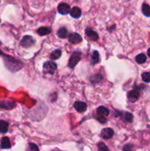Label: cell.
I'll return each mask as SVG.
<instances>
[{"label": "cell", "mask_w": 150, "mask_h": 151, "mask_svg": "<svg viewBox=\"0 0 150 151\" xmlns=\"http://www.w3.org/2000/svg\"><path fill=\"white\" fill-rule=\"evenodd\" d=\"M98 148L99 150H108V147L103 142H99L98 144Z\"/></svg>", "instance_id": "cb8c5ba5"}, {"label": "cell", "mask_w": 150, "mask_h": 151, "mask_svg": "<svg viewBox=\"0 0 150 151\" xmlns=\"http://www.w3.org/2000/svg\"><path fill=\"white\" fill-rule=\"evenodd\" d=\"M0 44H1V41H0Z\"/></svg>", "instance_id": "4316f807"}, {"label": "cell", "mask_w": 150, "mask_h": 151, "mask_svg": "<svg viewBox=\"0 0 150 151\" xmlns=\"http://www.w3.org/2000/svg\"><path fill=\"white\" fill-rule=\"evenodd\" d=\"M135 60L139 64H142V63H145L146 61V57L144 53H141V54L138 55L135 58Z\"/></svg>", "instance_id": "ac0fdd59"}, {"label": "cell", "mask_w": 150, "mask_h": 151, "mask_svg": "<svg viewBox=\"0 0 150 151\" xmlns=\"http://www.w3.org/2000/svg\"><path fill=\"white\" fill-rule=\"evenodd\" d=\"M57 10H58L59 13H60V14L66 15L69 13H70L71 8L69 4H66V3L62 2L57 7Z\"/></svg>", "instance_id": "8992f818"}, {"label": "cell", "mask_w": 150, "mask_h": 151, "mask_svg": "<svg viewBox=\"0 0 150 151\" xmlns=\"http://www.w3.org/2000/svg\"><path fill=\"white\" fill-rule=\"evenodd\" d=\"M29 150H39L38 147V146H37L35 144H34V143H29Z\"/></svg>", "instance_id": "d4e9b609"}, {"label": "cell", "mask_w": 150, "mask_h": 151, "mask_svg": "<svg viewBox=\"0 0 150 151\" xmlns=\"http://www.w3.org/2000/svg\"><path fill=\"white\" fill-rule=\"evenodd\" d=\"M3 59H4V64H5V66L7 67V69L11 71L12 72H15L16 71L19 70L23 66L22 62L19 61V60L11 57V56L4 55Z\"/></svg>", "instance_id": "6da1fadb"}, {"label": "cell", "mask_w": 150, "mask_h": 151, "mask_svg": "<svg viewBox=\"0 0 150 151\" xmlns=\"http://www.w3.org/2000/svg\"><path fill=\"white\" fill-rule=\"evenodd\" d=\"M37 32L39 35L44 36V35H49L51 32V29L49 27H41L37 30Z\"/></svg>", "instance_id": "5bb4252c"}, {"label": "cell", "mask_w": 150, "mask_h": 151, "mask_svg": "<svg viewBox=\"0 0 150 151\" xmlns=\"http://www.w3.org/2000/svg\"><path fill=\"white\" fill-rule=\"evenodd\" d=\"M70 15L71 17L74 18V19H79L82 15V11H81L80 8L78 7H74L70 10Z\"/></svg>", "instance_id": "7c38bea8"}, {"label": "cell", "mask_w": 150, "mask_h": 151, "mask_svg": "<svg viewBox=\"0 0 150 151\" xmlns=\"http://www.w3.org/2000/svg\"><path fill=\"white\" fill-rule=\"evenodd\" d=\"M82 38L81 37V35L79 34L76 33V32H72L70 35H69V42H71V44H79L82 41Z\"/></svg>", "instance_id": "ba28073f"}, {"label": "cell", "mask_w": 150, "mask_h": 151, "mask_svg": "<svg viewBox=\"0 0 150 151\" xmlns=\"http://www.w3.org/2000/svg\"><path fill=\"white\" fill-rule=\"evenodd\" d=\"M142 12L144 16L150 17V6L147 4H144L142 6Z\"/></svg>", "instance_id": "ffe728a7"}, {"label": "cell", "mask_w": 150, "mask_h": 151, "mask_svg": "<svg viewBox=\"0 0 150 151\" xmlns=\"http://www.w3.org/2000/svg\"><path fill=\"white\" fill-rule=\"evenodd\" d=\"M62 52L60 50H55L53 52H51V54L50 55V58L52 60H57V59L60 58L61 57Z\"/></svg>", "instance_id": "d6986e66"}, {"label": "cell", "mask_w": 150, "mask_h": 151, "mask_svg": "<svg viewBox=\"0 0 150 151\" xmlns=\"http://www.w3.org/2000/svg\"><path fill=\"white\" fill-rule=\"evenodd\" d=\"M139 96L140 92L137 89H133L132 91H129L127 93V99L131 103H134V102L137 101L139 98Z\"/></svg>", "instance_id": "5b68a950"}, {"label": "cell", "mask_w": 150, "mask_h": 151, "mask_svg": "<svg viewBox=\"0 0 150 151\" xmlns=\"http://www.w3.org/2000/svg\"><path fill=\"white\" fill-rule=\"evenodd\" d=\"M147 54H148L149 57L150 58V48L149 49V50H148V51H147Z\"/></svg>", "instance_id": "484cf974"}, {"label": "cell", "mask_w": 150, "mask_h": 151, "mask_svg": "<svg viewBox=\"0 0 150 151\" xmlns=\"http://www.w3.org/2000/svg\"><path fill=\"white\" fill-rule=\"evenodd\" d=\"M85 35H86V36H88V38H89L91 41H95L99 38L98 34H97L95 31L93 30V29H89V28H87V29H85Z\"/></svg>", "instance_id": "30bf717a"}, {"label": "cell", "mask_w": 150, "mask_h": 151, "mask_svg": "<svg viewBox=\"0 0 150 151\" xmlns=\"http://www.w3.org/2000/svg\"><path fill=\"white\" fill-rule=\"evenodd\" d=\"M113 134H114V131L112 128H106L101 131V137L104 139H110L113 137Z\"/></svg>", "instance_id": "52a82bcc"}, {"label": "cell", "mask_w": 150, "mask_h": 151, "mask_svg": "<svg viewBox=\"0 0 150 151\" xmlns=\"http://www.w3.org/2000/svg\"><path fill=\"white\" fill-rule=\"evenodd\" d=\"M35 44V40L31 35H25L21 41V45L24 48H29Z\"/></svg>", "instance_id": "277c9868"}, {"label": "cell", "mask_w": 150, "mask_h": 151, "mask_svg": "<svg viewBox=\"0 0 150 151\" xmlns=\"http://www.w3.org/2000/svg\"><path fill=\"white\" fill-rule=\"evenodd\" d=\"M0 147L1 149H10L11 147L10 139L8 137H3L0 142Z\"/></svg>", "instance_id": "8fae6325"}, {"label": "cell", "mask_w": 150, "mask_h": 151, "mask_svg": "<svg viewBox=\"0 0 150 151\" xmlns=\"http://www.w3.org/2000/svg\"><path fill=\"white\" fill-rule=\"evenodd\" d=\"M57 69V64L53 61H46L44 63L43 71L44 74L46 75H54Z\"/></svg>", "instance_id": "7a4b0ae2"}, {"label": "cell", "mask_w": 150, "mask_h": 151, "mask_svg": "<svg viewBox=\"0 0 150 151\" xmlns=\"http://www.w3.org/2000/svg\"><path fill=\"white\" fill-rule=\"evenodd\" d=\"M96 113L99 116H108L109 114H110V111H109L108 109L106 107H104V106H100L97 109Z\"/></svg>", "instance_id": "4fadbf2b"}, {"label": "cell", "mask_w": 150, "mask_h": 151, "mask_svg": "<svg viewBox=\"0 0 150 151\" xmlns=\"http://www.w3.org/2000/svg\"><path fill=\"white\" fill-rule=\"evenodd\" d=\"M82 58V53L80 52H74L71 56L70 57V59L69 60V66L71 69H74L75 66H76L79 60Z\"/></svg>", "instance_id": "3957f363"}, {"label": "cell", "mask_w": 150, "mask_h": 151, "mask_svg": "<svg viewBox=\"0 0 150 151\" xmlns=\"http://www.w3.org/2000/svg\"><path fill=\"white\" fill-rule=\"evenodd\" d=\"M15 106L14 103L9 101H0V107L4 109H11Z\"/></svg>", "instance_id": "e0dca14e"}, {"label": "cell", "mask_w": 150, "mask_h": 151, "mask_svg": "<svg viewBox=\"0 0 150 151\" xmlns=\"http://www.w3.org/2000/svg\"><path fill=\"white\" fill-rule=\"evenodd\" d=\"M57 35H58V37H60V38H65L69 37V32H68L67 29H66V27H60V29H58V31H57Z\"/></svg>", "instance_id": "9a60e30c"}, {"label": "cell", "mask_w": 150, "mask_h": 151, "mask_svg": "<svg viewBox=\"0 0 150 151\" xmlns=\"http://www.w3.org/2000/svg\"><path fill=\"white\" fill-rule=\"evenodd\" d=\"M124 120L127 122H132L133 120V116L129 112H126L124 114Z\"/></svg>", "instance_id": "603a6c76"}, {"label": "cell", "mask_w": 150, "mask_h": 151, "mask_svg": "<svg viewBox=\"0 0 150 151\" xmlns=\"http://www.w3.org/2000/svg\"><path fill=\"white\" fill-rule=\"evenodd\" d=\"M99 61V54L97 51H94L92 55V63L94 65L97 64Z\"/></svg>", "instance_id": "44dd1931"}, {"label": "cell", "mask_w": 150, "mask_h": 151, "mask_svg": "<svg viewBox=\"0 0 150 151\" xmlns=\"http://www.w3.org/2000/svg\"><path fill=\"white\" fill-rule=\"evenodd\" d=\"M9 123L4 120H0V133L6 134L8 131Z\"/></svg>", "instance_id": "2e32d148"}, {"label": "cell", "mask_w": 150, "mask_h": 151, "mask_svg": "<svg viewBox=\"0 0 150 151\" xmlns=\"http://www.w3.org/2000/svg\"><path fill=\"white\" fill-rule=\"evenodd\" d=\"M74 107L79 113H83L87 110V104L84 102L76 101L74 104Z\"/></svg>", "instance_id": "9c48e42d"}, {"label": "cell", "mask_w": 150, "mask_h": 151, "mask_svg": "<svg viewBox=\"0 0 150 151\" xmlns=\"http://www.w3.org/2000/svg\"><path fill=\"white\" fill-rule=\"evenodd\" d=\"M142 80L146 83H150V72H144L141 75Z\"/></svg>", "instance_id": "7402d4cb"}]
</instances>
